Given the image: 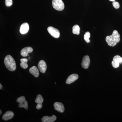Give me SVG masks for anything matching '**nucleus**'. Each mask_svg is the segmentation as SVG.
<instances>
[{
    "instance_id": "obj_1",
    "label": "nucleus",
    "mask_w": 122,
    "mask_h": 122,
    "mask_svg": "<svg viewBox=\"0 0 122 122\" xmlns=\"http://www.w3.org/2000/svg\"><path fill=\"white\" fill-rule=\"evenodd\" d=\"M120 35L117 30H114L112 35L107 36L106 41L108 45L111 46H114L116 45L117 43L120 41Z\"/></svg>"
},
{
    "instance_id": "obj_2",
    "label": "nucleus",
    "mask_w": 122,
    "mask_h": 122,
    "mask_svg": "<svg viewBox=\"0 0 122 122\" xmlns=\"http://www.w3.org/2000/svg\"><path fill=\"white\" fill-rule=\"evenodd\" d=\"M5 65L9 70L11 71H14L16 68V65L15 61L12 56L7 55L5 56L4 59Z\"/></svg>"
},
{
    "instance_id": "obj_3",
    "label": "nucleus",
    "mask_w": 122,
    "mask_h": 122,
    "mask_svg": "<svg viewBox=\"0 0 122 122\" xmlns=\"http://www.w3.org/2000/svg\"><path fill=\"white\" fill-rule=\"evenodd\" d=\"M52 5L54 8L58 11H62L65 8V5L62 0H53Z\"/></svg>"
},
{
    "instance_id": "obj_4",
    "label": "nucleus",
    "mask_w": 122,
    "mask_h": 122,
    "mask_svg": "<svg viewBox=\"0 0 122 122\" xmlns=\"http://www.w3.org/2000/svg\"><path fill=\"white\" fill-rule=\"evenodd\" d=\"M17 102L19 103L18 104V107L20 108L24 107L25 109L28 110V102L25 100V96H22L18 98L17 99Z\"/></svg>"
},
{
    "instance_id": "obj_5",
    "label": "nucleus",
    "mask_w": 122,
    "mask_h": 122,
    "mask_svg": "<svg viewBox=\"0 0 122 122\" xmlns=\"http://www.w3.org/2000/svg\"><path fill=\"white\" fill-rule=\"evenodd\" d=\"M47 30L50 34L55 38H58L60 36V32L57 29L50 26L48 27Z\"/></svg>"
},
{
    "instance_id": "obj_6",
    "label": "nucleus",
    "mask_w": 122,
    "mask_h": 122,
    "mask_svg": "<svg viewBox=\"0 0 122 122\" xmlns=\"http://www.w3.org/2000/svg\"><path fill=\"white\" fill-rule=\"evenodd\" d=\"M120 64H122V58L119 55L115 56L112 62V66L114 68H117L119 66Z\"/></svg>"
},
{
    "instance_id": "obj_7",
    "label": "nucleus",
    "mask_w": 122,
    "mask_h": 122,
    "mask_svg": "<svg viewBox=\"0 0 122 122\" xmlns=\"http://www.w3.org/2000/svg\"><path fill=\"white\" fill-rule=\"evenodd\" d=\"M90 61L89 57L88 55H86L83 57L81 63L82 68L85 69H87L89 66Z\"/></svg>"
},
{
    "instance_id": "obj_8",
    "label": "nucleus",
    "mask_w": 122,
    "mask_h": 122,
    "mask_svg": "<svg viewBox=\"0 0 122 122\" xmlns=\"http://www.w3.org/2000/svg\"><path fill=\"white\" fill-rule=\"evenodd\" d=\"M38 66L40 72L42 73H45L47 69V66L45 61L43 60L39 61L38 65Z\"/></svg>"
},
{
    "instance_id": "obj_9",
    "label": "nucleus",
    "mask_w": 122,
    "mask_h": 122,
    "mask_svg": "<svg viewBox=\"0 0 122 122\" xmlns=\"http://www.w3.org/2000/svg\"><path fill=\"white\" fill-rule=\"evenodd\" d=\"M54 107L55 109L60 113H63L65 111V107L62 103L55 102L54 104Z\"/></svg>"
},
{
    "instance_id": "obj_10",
    "label": "nucleus",
    "mask_w": 122,
    "mask_h": 122,
    "mask_svg": "<svg viewBox=\"0 0 122 122\" xmlns=\"http://www.w3.org/2000/svg\"><path fill=\"white\" fill-rule=\"evenodd\" d=\"M29 26L28 23L26 22L23 23L20 27V32L21 34H25L28 32Z\"/></svg>"
},
{
    "instance_id": "obj_11",
    "label": "nucleus",
    "mask_w": 122,
    "mask_h": 122,
    "mask_svg": "<svg viewBox=\"0 0 122 122\" xmlns=\"http://www.w3.org/2000/svg\"><path fill=\"white\" fill-rule=\"evenodd\" d=\"M78 75L76 74H74L70 75L66 81V83L67 84H71L74 82L78 78Z\"/></svg>"
},
{
    "instance_id": "obj_12",
    "label": "nucleus",
    "mask_w": 122,
    "mask_h": 122,
    "mask_svg": "<svg viewBox=\"0 0 122 122\" xmlns=\"http://www.w3.org/2000/svg\"><path fill=\"white\" fill-rule=\"evenodd\" d=\"M33 49L31 47H26L23 48L20 52L21 55L22 56L25 57L28 56L29 53H32Z\"/></svg>"
},
{
    "instance_id": "obj_13",
    "label": "nucleus",
    "mask_w": 122,
    "mask_h": 122,
    "mask_svg": "<svg viewBox=\"0 0 122 122\" xmlns=\"http://www.w3.org/2000/svg\"><path fill=\"white\" fill-rule=\"evenodd\" d=\"M14 116V114L12 111H9L6 112L2 117V118L5 121H7L12 118Z\"/></svg>"
},
{
    "instance_id": "obj_14",
    "label": "nucleus",
    "mask_w": 122,
    "mask_h": 122,
    "mask_svg": "<svg viewBox=\"0 0 122 122\" xmlns=\"http://www.w3.org/2000/svg\"><path fill=\"white\" fill-rule=\"evenodd\" d=\"M57 119V117L55 115L51 116H44L41 119L42 122H53Z\"/></svg>"
},
{
    "instance_id": "obj_15",
    "label": "nucleus",
    "mask_w": 122,
    "mask_h": 122,
    "mask_svg": "<svg viewBox=\"0 0 122 122\" xmlns=\"http://www.w3.org/2000/svg\"><path fill=\"white\" fill-rule=\"evenodd\" d=\"M29 72L35 77H38L39 76V70L35 66H34L30 69Z\"/></svg>"
},
{
    "instance_id": "obj_16",
    "label": "nucleus",
    "mask_w": 122,
    "mask_h": 122,
    "mask_svg": "<svg viewBox=\"0 0 122 122\" xmlns=\"http://www.w3.org/2000/svg\"><path fill=\"white\" fill-rule=\"evenodd\" d=\"M21 63L20 66L21 68L24 69H26L28 68V65L27 64L28 60L26 58H22L20 59Z\"/></svg>"
},
{
    "instance_id": "obj_17",
    "label": "nucleus",
    "mask_w": 122,
    "mask_h": 122,
    "mask_svg": "<svg viewBox=\"0 0 122 122\" xmlns=\"http://www.w3.org/2000/svg\"><path fill=\"white\" fill-rule=\"evenodd\" d=\"M80 28L78 25H75L72 28V32L73 33L76 35H79L80 34Z\"/></svg>"
},
{
    "instance_id": "obj_18",
    "label": "nucleus",
    "mask_w": 122,
    "mask_h": 122,
    "mask_svg": "<svg viewBox=\"0 0 122 122\" xmlns=\"http://www.w3.org/2000/svg\"><path fill=\"white\" fill-rule=\"evenodd\" d=\"M44 98L41 95L39 94L37 96L35 102L37 104H42L44 102Z\"/></svg>"
},
{
    "instance_id": "obj_19",
    "label": "nucleus",
    "mask_w": 122,
    "mask_h": 122,
    "mask_svg": "<svg viewBox=\"0 0 122 122\" xmlns=\"http://www.w3.org/2000/svg\"><path fill=\"white\" fill-rule=\"evenodd\" d=\"M90 37V34L89 32H86L85 33L84 36V39L85 41L87 43H89L90 42L89 38Z\"/></svg>"
},
{
    "instance_id": "obj_20",
    "label": "nucleus",
    "mask_w": 122,
    "mask_h": 122,
    "mask_svg": "<svg viewBox=\"0 0 122 122\" xmlns=\"http://www.w3.org/2000/svg\"><path fill=\"white\" fill-rule=\"evenodd\" d=\"M5 4L7 7H10L13 4L12 0H5Z\"/></svg>"
},
{
    "instance_id": "obj_21",
    "label": "nucleus",
    "mask_w": 122,
    "mask_h": 122,
    "mask_svg": "<svg viewBox=\"0 0 122 122\" xmlns=\"http://www.w3.org/2000/svg\"><path fill=\"white\" fill-rule=\"evenodd\" d=\"M112 4H113V6L115 8L118 9L120 7V5H119V3L117 2V1H113Z\"/></svg>"
},
{
    "instance_id": "obj_22",
    "label": "nucleus",
    "mask_w": 122,
    "mask_h": 122,
    "mask_svg": "<svg viewBox=\"0 0 122 122\" xmlns=\"http://www.w3.org/2000/svg\"><path fill=\"white\" fill-rule=\"evenodd\" d=\"M42 104H37V106H36V108L37 110H40V109H41L42 108Z\"/></svg>"
},
{
    "instance_id": "obj_23",
    "label": "nucleus",
    "mask_w": 122,
    "mask_h": 122,
    "mask_svg": "<svg viewBox=\"0 0 122 122\" xmlns=\"http://www.w3.org/2000/svg\"><path fill=\"white\" fill-rule=\"evenodd\" d=\"M0 89H1V88H2V85H1V83L0 84Z\"/></svg>"
},
{
    "instance_id": "obj_24",
    "label": "nucleus",
    "mask_w": 122,
    "mask_h": 122,
    "mask_svg": "<svg viewBox=\"0 0 122 122\" xmlns=\"http://www.w3.org/2000/svg\"><path fill=\"white\" fill-rule=\"evenodd\" d=\"M0 115H1V113H2V112H1V110H0Z\"/></svg>"
},
{
    "instance_id": "obj_25",
    "label": "nucleus",
    "mask_w": 122,
    "mask_h": 122,
    "mask_svg": "<svg viewBox=\"0 0 122 122\" xmlns=\"http://www.w3.org/2000/svg\"><path fill=\"white\" fill-rule=\"evenodd\" d=\"M109 0L110 1H115V0Z\"/></svg>"
},
{
    "instance_id": "obj_26",
    "label": "nucleus",
    "mask_w": 122,
    "mask_h": 122,
    "mask_svg": "<svg viewBox=\"0 0 122 122\" xmlns=\"http://www.w3.org/2000/svg\"><path fill=\"white\" fill-rule=\"evenodd\" d=\"M55 84H56V82H55Z\"/></svg>"
}]
</instances>
